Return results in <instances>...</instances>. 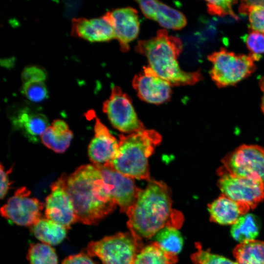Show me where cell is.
Instances as JSON below:
<instances>
[{
    "instance_id": "6da1fadb",
    "label": "cell",
    "mask_w": 264,
    "mask_h": 264,
    "mask_svg": "<svg viewBox=\"0 0 264 264\" xmlns=\"http://www.w3.org/2000/svg\"><path fill=\"white\" fill-rule=\"evenodd\" d=\"M127 226L135 240L143 245L165 226L179 228L183 218L172 208L171 191L162 181L151 178L144 189L139 188L136 199L126 213Z\"/></svg>"
},
{
    "instance_id": "7a4b0ae2",
    "label": "cell",
    "mask_w": 264,
    "mask_h": 264,
    "mask_svg": "<svg viewBox=\"0 0 264 264\" xmlns=\"http://www.w3.org/2000/svg\"><path fill=\"white\" fill-rule=\"evenodd\" d=\"M66 189L77 222L94 225L114 211L116 204L106 188L99 170L82 165L67 177Z\"/></svg>"
},
{
    "instance_id": "3957f363",
    "label": "cell",
    "mask_w": 264,
    "mask_h": 264,
    "mask_svg": "<svg viewBox=\"0 0 264 264\" xmlns=\"http://www.w3.org/2000/svg\"><path fill=\"white\" fill-rule=\"evenodd\" d=\"M179 38L157 31L150 39L138 41L135 50L148 59L149 66L171 86L193 85L203 79L199 70L186 72L180 69L177 59L182 50Z\"/></svg>"
},
{
    "instance_id": "277c9868",
    "label": "cell",
    "mask_w": 264,
    "mask_h": 264,
    "mask_svg": "<svg viewBox=\"0 0 264 264\" xmlns=\"http://www.w3.org/2000/svg\"><path fill=\"white\" fill-rule=\"evenodd\" d=\"M156 131L144 129L127 135H119V146L108 163L117 171L133 179H150L148 159L161 141Z\"/></svg>"
},
{
    "instance_id": "5b68a950",
    "label": "cell",
    "mask_w": 264,
    "mask_h": 264,
    "mask_svg": "<svg viewBox=\"0 0 264 264\" xmlns=\"http://www.w3.org/2000/svg\"><path fill=\"white\" fill-rule=\"evenodd\" d=\"M212 64L209 74L219 88L234 86L249 77L257 68L256 61L251 54H236L220 48L207 56Z\"/></svg>"
},
{
    "instance_id": "8992f818",
    "label": "cell",
    "mask_w": 264,
    "mask_h": 264,
    "mask_svg": "<svg viewBox=\"0 0 264 264\" xmlns=\"http://www.w3.org/2000/svg\"><path fill=\"white\" fill-rule=\"evenodd\" d=\"M129 232H119L90 242L86 253L97 257L103 264H134L138 253L143 248Z\"/></svg>"
},
{
    "instance_id": "52a82bcc",
    "label": "cell",
    "mask_w": 264,
    "mask_h": 264,
    "mask_svg": "<svg viewBox=\"0 0 264 264\" xmlns=\"http://www.w3.org/2000/svg\"><path fill=\"white\" fill-rule=\"evenodd\" d=\"M224 169L233 175L264 184V148L243 144L228 153L221 160Z\"/></svg>"
},
{
    "instance_id": "ba28073f",
    "label": "cell",
    "mask_w": 264,
    "mask_h": 264,
    "mask_svg": "<svg viewBox=\"0 0 264 264\" xmlns=\"http://www.w3.org/2000/svg\"><path fill=\"white\" fill-rule=\"evenodd\" d=\"M218 186L221 194L236 201L255 208L264 200V184L252 179L229 174L221 166L217 171Z\"/></svg>"
},
{
    "instance_id": "9c48e42d",
    "label": "cell",
    "mask_w": 264,
    "mask_h": 264,
    "mask_svg": "<svg viewBox=\"0 0 264 264\" xmlns=\"http://www.w3.org/2000/svg\"><path fill=\"white\" fill-rule=\"evenodd\" d=\"M103 111L112 125L122 132L131 134L145 129L131 98L118 86L112 87L110 97L103 103Z\"/></svg>"
},
{
    "instance_id": "30bf717a",
    "label": "cell",
    "mask_w": 264,
    "mask_h": 264,
    "mask_svg": "<svg viewBox=\"0 0 264 264\" xmlns=\"http://www.w3.org/2000/svg\"><path fill=\"white\" fill-rule=\"evenodd\" d=\"M30 195L26 187L19 188L1 207V216L18 225L32 226L41 219L44 205Z\"/></svg>"
},
{
    "instance_id": "8fae6325",
    "label": "cell",
    "mask_w": 264,
    "mask_h": 264,
    "mask_svg": "<svg viewBox=\"0 0 264 264\" xmlns=\"http://www.w3.org/2000/svg\"><path fill=\"white\" fill-rule=\"evenodd\" d=\"M67 176L63 174L51 186V192L45 199V215L68 229L77 219L72 202L66 189Z\"/></svg>"
},
{
    "instance_id": "7c38bea8",
    "label": "cell",
    "mask_w": 264,
    "mask_h": 264,
    "mask_svg": "<svg viewBox=\"0 0 264 264\" xmlns=\"http://www.w3.org/2000/svg\"><path fill=\"white\" fill-rule=\"evenodd\" d=\"M94 165L99 170L107 189L120 211L126 213L134 202L139 189L134 179L121 174L109 163Z\"/></svg>"
},
{
    "instance_id": "4fadbf2b",
    "label": "cell",
    "mask_w": 264,
    "mask_h": 264,
    "mask_svg": "<svg viewBox=\"0 0 264 264\" xmlns=\"http://www.w3.org/2000/svg\"><path fill=\"white\" fill-rule=\"evenodd\" d=\"M132 87L142 101L155 105L168 102L171 97V86L160 78L149 66L134 76Z\"/></svg>"
},
{
    "instance_id": "5bb4252c",
    "label": "cell",
    "mask_w": 264,
    "mask_h": 264,
    "mask_svg": "<svg viewBox=\"0 0 264 264\" xmlns=\"http://www.w3.org/2000/svg\"><path fill=\"white\" fill-rule=\"evenodd\" d=\"M113 25L115 39L122 51L129 50V43L137 37L140 22L137 11L132 7L117 8L107 12Z\"/></svg>"
},
{
    "instance_id": "9a60e30c",
    "label": "cell",
    "mask_w": 264,
    "mask_h": 264,
    "mask_svg": "<svg viewBox=\"0 0 264 264\" xmlns=\"http://www.w3.org/2000/svg\"><path fill=\"white\" fill-rule=\"evenodd\" d=\"M71 34L90 42H107L115 39L114 28L107 13L97 18L73 19Z\"/></svg>"
},
{
    "instance_id": "2e32d148",
    "label": "cell",
    "mask_w": 264,
    "mask_h": 264,
    "mask_svg": "<svg viewBox=\"0 0 264 264\" xmlns=\"http://www.w3.org/2000/svg\"><path fill=\"white\" fill-rule=\"evenodd\" d=\"M94 129V136L88 148L89 159L93 165H103L110 163L117 153L119 141L97 118Z\"/></svg>"
},
{
    "instance_id": "e0dca14e",
    "label": "cell",
    "mask_w": 264,
    "mask_h": 264,
    "mask_svg": "<svg viewBox=\"0 0 264 264\" xmlns=\"http://www.w3.org/2000/svg\"><path fill=\"white\" fill-rule=\"evenodd\" d=\"M144 15L156 21L162 27L173 30L183 28L187 23L184 15L179 11L158 0H136Z\"/></svg>"
},
{
    "instance_id": "ac0fdd59",
    "label": "cell",
    "mask_w": 264,
    "mask_h": 264,
    "mask_svg": "<svg viewBox=\"0 0 264 264\" xmlns=\"http://www.w3.org/2000/svg\"><path fill=\"white\" fill-rule=\"evenodd\" d=\"M250 209L248 205L231 199L222 194L208 204L210 220L222 225H233Z\"/></svg>"
},
{
    "instance_id": "d6986e66",
    "label": "cell",
    "mask_w": 264,
    "mask_h": 264,
    "mask_svg": "<svg viewBox=\"0 0 264 264\" xmlns=\"http://www.w3.org/2000/svg\"><path fill=\"white\" fill-rule=\"evenodd\" d=\"M13 124L32 142L36 143L49 126L47 118L42 113H35L28 109L20 111L13 119Z\"/></svg>"
},
{
    "instance_id": "ffe728a7",
    "label": "cell",
    "mask_w": 264,
    "mask_h": 264,
    "mask_svg": "<svg viewBox=\"0 0 264 264\" xmlns=\"http://www.w3.org/2000/svg\"><path fill=\"white\" fill-rule=\"evenodd\" d=\"M73 137L72 132L63 120L57 119L49 126L41 136L43 143L57 153L66 151Z\"/></svg>"
},
{
    "instance_id": "44dd1931",
    "label": "cell",
    "mask_w": 264,
    "mask_h": 264,
    "mask_svg": "<svg viewBox=\"0 0 264 264\" xmlns=\"http://www.w3.org/2000/svg\"><path fill=\"white\" fill-rule=\"evenodd\" d=\"M31 227L37 239L50 245L61 243L66 236V228L47 218H41Z\"/></svg>"
},
{
    "instance_id": "7402d4cb",
    "label": "cell",
    "mask_w": 264,
    "mask_h": 264,
    "mask_svg": "<svg viewBox=\"0 0 264 264\" xmlns=\"http://www.w3.org/2000/svg\"><path fill=\"white\" fill-rule=\"evenodd\" d=\"M233 254L237 264H264V242L253 240L240 243Z\"/></svg>"
},
{
    "instance_id": "603a6c76",
    "label": "cell",
    "mask_w": 264,
    "mask_h": 264,
    "mask_svg": "<svg viewBox=\"0 0 264 264\" xmlns=\"http://www.w3.org/2000/svg\"><path fill=\"white\" fill-rule=\"evenodd\" d=\"M177 260L176 254L165 250L154 242L141 249L134 264H175Z\"/></svg>"
},
{
    "instance_id": "cb8c5ba5",
    "label": "cell",
    "mask_w": 264,
    "mask_h": 264,
    "mask_svg": "<svg viewBox=\"0 0 264 264\" xmlns=\"http://www.w3.org/2000/svg\"><path fill=\"white\" fill-rule=\"evenodd\" d=\"M260 223L257 217L252 214L241 216L232 225L231 234L233 238L240 243L253 240L259 233Z\"/></svg>"
},
{
    "instance_id": "d4e9b609",
    "label": "cell",
    "mask_w": 264,
    "mask_h": 264,
    "mask_svg": "<svg viewBox=\"0 0 264 264\" xmlns=\"http://www.w3.org/2000/svg\"><path fill=\"white\" fill-rule=\"evenodd\" d=\"M155 242L165 250L175 254L182 249L183 240L178 228L165 226L160 229L155 236Z\"/></svg>"
},
{
    "instance_id": "484cf974",
    "label": "cell",
    "mask_w": 264,
    "mask_h": 264,
    "mask_svg": "<svg viewBox=\"0 0 264 264\" xmlns=\"http://www.w3.org/2000/svg\"><path fill=\"white\" fill-rule=\"evenodd\" d=\"M27 259L30 264H58V257L54 249L44 243L31 244Z\"/></svg>"
},
{
    "instance_id": "4316f807",
    "label": "cell",
    "mask_w": 264,
    "mask_h": 264,
    "mask_svg": "<svg viewBox=\"0 0 264 264\" xmlns=\"http://www.w3.org/2000/svg\"><path fill=\"white\" fill-rule=\"evenodd\" d=\"M195 244L197 250L191 255V259L195 264H237L225 257L202 249L199 242Z\"/></svg>"
},
{
    "instance_id": "83f0119b",
    "label": "cell",
    "mask_w": 264,
    "mask_h": 264,
    "mask_svg": "<svg viewBox=\"0 0 264 264\" xmlns=\"http://www.w3.org/2000/svg\"><path fill=\"white\" fill-rule=\"evenodd\" d=\"M238 2L237 0H207V12L212 15L225 16L229 15L238 20L239 17L233 10V5Z\"/></svg>"
},
{
    "instance_id": "f1b7e54d",
    "label": "cell",
    "mask_w": 264,
    "mask_h": 264,
    "mask_svg": "<svg viewBox=\"0 0 264 264\" xmlns=\"http://www.w3.org/2000/svg\"><path fill=\"white\" fill-rule=\"evenodd\" d=\"M242 40L250 51V54L258 61L262 57V54L264 53V35L250 30L243 36Z\"/></svg>"
},
{
    "instance_id": "f546056e",
    "label": "cell",
    "mask_w": 264,
    "mask_h": 264,
    "mask_svg": "<svg viewBox=\"0 0 264 264\" xmlns=\"http://www.w3.org/2000/svg\"><path fill=\"white\" fill-rule=\"evenodd\" d=\"M22 93L30 101L42 102L47 97L48 92L44 82H30L23 83Z\"/></svg>"
},
{
    "instance_id": "4dcf8cb0",
    "label": "cell",
    "mask_w": 264,
    "mask_h": 264,
    "mask_svg": "<svg viewBox=\"0 0 264 264\" xmlns=\"http://www.w3.org/2000/svg\"><path fill=\"white\" fill-rule=\"evenodd\" d=\"M248 15L251 31L260 32L264 35V7L251 5L247 7L241 13Z\"/></svg>"
},
{
    "instance_id": "1f68e13d",
    "label": "cell",
    "mask_w": 264,
    "mask_h": 264,
    "mask_svg": "<svg viewBox=\"0 0 264 264\" xmlns=\"http://www.w3.org/2000/svg\"><path fill=\"white\" fill-rule=\"evenodd\" d=\"M24 83L30 82H44L46 78V73L42 67L30 66L25 67L22 74Z\"/></svg>"
},
{
    "instance_id": "d6a6232c",
    "label": "cell",
    "mask_w": 264,
    "mask_h": 264,
    "mask_svg": "<svg viewBox=\"0 0 264 264\" xmlns=\"http://www.w3.org/2000/svg\"><path fill=\"white\" fill-rule=\"evenodd\" d=\"M62 264H95L86 253L72 255L65 258Z\"/></svg>"
},
{
    "instance_id": "836d02e7",
    "label": "cell",
    "mask_w": 264,
    "mask_h": 264,
    "mask_svg": "<svg viewBox=\"0 0 264 264\" xmlns=\"http://www.w3.org/2000/svg\"><path fill=\"white\" fill-rule=\"evenodd\" d=\"M0 170V197L1 199H3L6 195L10 188L11 183L9 182L8 175L11 172L12 169L11 168L9 170L6 171L3 165L1 164Z\"/></svg>"
},
{
    "instance_id": "e575fe53",
    "label": "cell",
    "mask_w": 264,
    "mask_h": 264,
    "mask_svg": "<svg viewBox=\"0 0 264 264\" xmlns=\"http://www.w3.org/2000/svg\"><path fill=\"white\" fill-rule=\"evenodd\" d=\"M251 5H260L264 7V0H242L239 6V12L241 14L247 7Z\"/></svg>"
},
{
    "instance_id": "d590c367",
    "label": "cell",
    "mask_w": 264,
    "mask_h": 264,
    "mask_svg": "<svg viewBox=\"0 0 264 264\" xmlns=\"http://www.w3.org/2000/svg\"><path fill=\"white\" fill-rule=\"evenodd\" d=\"M259 85L262 92H263L261 107L262 111L264 114V76L260 79L259 81Z\"/></svg>"
},
{
    "instance_id": "8d00e7d4",
    "label": "cell",
    "mask_w": 264,
    "mask_h": 264,
    "mask_svg": "<svg viewBox=\"0 0 264 264\" xmlns=\"http://www.w3.org/2000/svg\"><path fill=\"white\" fill-rule=\"evenodd\" d=\"M14 63V60L13 59H8L3 60L1 62V64L4 66L9 67L12 66Z\"/></svg>"
}]
</instances>
